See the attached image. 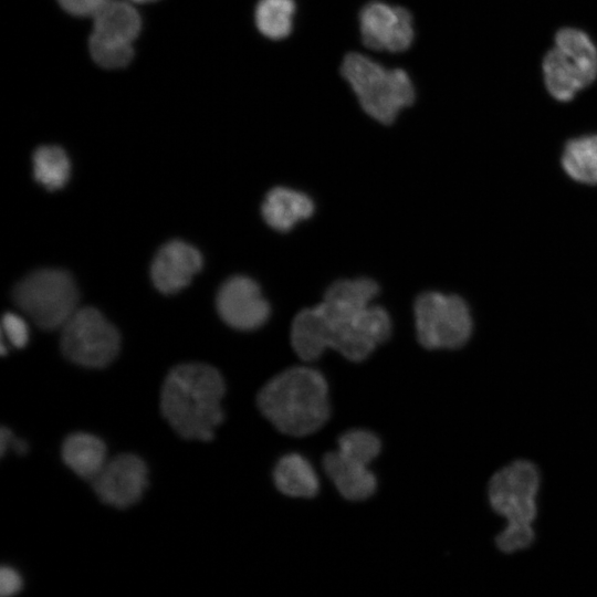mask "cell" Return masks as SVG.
Returning <instances> with one entry per match:
<instances>
[{"mask_svg": "<svg viewBox=\"0 0 597 597\" xmlns=\"http://www.w3.org/2000/svg\"><path fill=\"white\" fill-rule=\"evenodd\" d=\"M378 291L368 277L335 281L320 304L294 317L291 344L296 355L313 362L331 348L352 362L367 358L391 332L388 313L373 304Z\"/></svg>", "mask_w": 597, "mask_h": 597, "instance_id": "obj_1", "label": "cell"}, {"mask_svg": "<svg viewBox=\"0 0 597 597\" xmlns=\"http://www.w3.org/2000/svg\"><path fill=\"white\" fill-rule=\"evenodd\" d=\"M226 384L221 374L202 363L174 367L160 395L161 413L185 439L209 441L224 419L221 401Z\"/></svg>", "mask_w": 597, "mask_h": 597, "instance_id": "obj_2", "label": "cell"}, {"mask_svg": "<svg viewBox=\"0 0 597 597\" xmlns=\"http://www.w3.org/2000/svg\"><path fill=\"white\" fill-rule=\"evenodd\" d=\"M256 404L280 432L292 437L316 432L331 412L327 381L308 366L291 367L272 377L260 389Z\"/></svg>", "mask_w": 597, "mask_h": 597, "instance_id": "obj_3", "label": "cell"}, {"mask_svg": "<svg viewBox=\"0 0 597 597\" xmlns=\"http://www.w3.org/2000/svg\"><path fill=\"white\" fill-rule=\"evenodd\" d=\"M541 476L538 468L528 460H516L498 470L489 481L488 499L491 509L506 520L495 545L511 554L533 544V522L537 516L536 498Z\"/></svg>", "mask_w": 597, "mask_h": 597, "instance_id": "obj_4", "label": "cell"}, {"mask_svg": "<svg viewBox=\"0 0 597 597\" xmlns=\"http://www.w3.org/2000/svg\"><path fill=\"white\" fill-rule=\"evenodd\" d=\"M341 70L362 108L379 123L391 124L402 108L415 102L412 81L402 69H388L352 52L344 57Z\"/></svg>", "mask_w": 597, "mask_h": 597, "instance_id": "obj_5", "label": "cell"}, {"mask_svg": "<svg viewBox=\"0 0 597 597\" xmlns=\"http://www.w3.org/2000/svg\"><path fill=\"white\" fill-rule=\"evenodd\" d=\"M15 305L43 329L62 328L78 308V291L72 275L61 269H41L14 286Z\"/></svg>", "mask_w": 597, "mask_h": 597, "instance_id": "obj_6", "label": "cell"}, {"mask_svg": "<svg viewBox=\"0 0 597 597\" xmlns=\"http://www.w3.org/2000/svg\"><path fill=\"white\" fill-rule=\"evenodd\" d=\"M544 83L557 101L568 102L597 77V49L582 30L563 28L543 60Z\"/></svg>", "mask_w": 597, "mask_h": 597, "instance_id": "obj_7", "label": "cell"}, {"mask_svg": "<svg viewBox=\"0 0 597 597\" xmlns=\"http://www.w3.org/2000/svg\"><path fill=\"white\" fill-rule=\"evenodd\" d=\"M380 449L373 431L350 429L338 438L337 449L324 455L323 469L344 499L363 501L374 494L377 479L369 464Z\"/></svg>", "mask_w": 597, "mask_h": 597, "instance_id": "obj_8", "label": "cell"}, {"mask_svg": "<svg viewBox=\"0 0 597 597\" xmlns=\"http://www.w3.org/2000/svg\"><path fill=\"white\" fill-rule=\"evenodd\" d=\"M413 308L417 338L427 349H458L472 336L469 304L458 294L427 291L417 296Z\"/></svg>", "mask_w": 597, "mask_h": 597, "instance_id": "obj_9", "label": "cell"}, {"mask_svg": "<svg viewBox=\"0 0 597 597\" xmlns=\"http://www.w3.org/2000/svg\"><path fill=\"white\" fill-rule=\"evenodd\" d=\"M61 329L62 352L77 365L105 367L119 350L117 329L93 307H78Z\"/></svg>", "mask_w": 597, "mask_h": 597, "instance_id": "obj_10", "label": "cell"}, {"mask_svg": "<svg viewBox=\"0 0 597 597\" xmlns=\"http://www.w3.org/2000/svg\"><path fill=\"white\" fill-rule=\"evenodd\" d=\"M92 18L88 44L93 60L105 69L126 66L134 55L133 41L142 27L137 10L128 2L107 0Z\"/></svg>", "mask_w": 597, "mask_h": 597, "instance_id": "obj_11", "label": "cell"}, {"mask_svg": "<svg viewBox=\"0 0 597 597\" xmlns=\"http://www.w3.org/2000/svg\"><path fill=\"white\" fill-rule=\"evenodd\" d=\"M359 31L365 46L375 51L404 52L415 39L411 13L404 7L371 1L359 12Z\"/></svg>", "mask_w": 597, "mask_h": 597, "instance_id": "obj_12", "label": "cell"}, {"mask_svg": "<svg viewBox=\"0 0 597 597\" xmlns=\"http://www.w3.org/2000/svg\"><path fill=\"white\" fill-rule=\"evenodd\" d=\"M146 463L136 454L123 453L107 460L91 481L98 499L107 505L126 509L140 500L148 483Z\"/></svg>", "mask_w": 597, "mask_h": 597, "instance_id": "obj_13", "label": "cell"}, {"mask_svg": "<svg viewBox=\"0 0 597 597\" xmlns=\"http://www.w3.org/2000/svg\"><path fill=\"white\" fill-rule=\"evenodd\" d=\"M217 308L228 325L241 331L260 327L270 315L269 303L260 286L243 275L232 276L221 285L217 295Z\"/></svg>", "mask_w": 597, "mask_h": 597, "instance_id": "obj_14", "label": "cell"}, {"mask_svg": "<svg viewBox=\"0 0 597 597\" xmlns=\"http://www.w3.org/2000/svg\"><path fill=\"white\" fill-rule=\"evenodd\" d=\"M202 258L192 245L174 240L164 244L154 258L150 274L154 285L165 294L186 287L201 269Z\"/></svg>", "mask_w": 597, "mask_h": 597, "instance_id": "obj_15", "label": "cell"}, {"mask_svg": "<svg viewBox=\"0 0 597 597\" xmlns=\"http://www.w3.org/2000/svg\"><path fill=\"white\" fill-rule=\"evenodd\" d=\"M314 209V202L306 193L286 187H275L265 195L261 212L268 226L276 231L286 232L300 221L310 218Z\"/></svg>", "mask_w": 597, "mask_h": 597, "instance_id": "obj_16", "label": "cell"}, {"mask_svg": "<svg viewBox=\"0 0 597 597\" xmlns=\"http://www.w3.org/2000/svg\"><path fill=\"white\" fill-rule=\"evenodd\" d=\"M64 463L80 478L92 481L107 462L105 443L87 432H74L65 438L61 450Z\"/></svg>", "mask_w": 597, "mask_h": 597, "instance_id": "obj_17", "label": "cell"}, {"mask_svg": "<svg viewBox=\"0 0 597 597\" xmlns=\"http://www.w3.org/2000/svg\"><path fill=\"white\" fill-rule=\"evenodd\" d=\"M275 488L291 498H313L320 490L317 473L310 460L295 452L282 455L273 470Z\"/></svg>", "mask_w": 597, "mask_h": 597, "instance_id": "obj_18", "label": "cell"}, {"mask_svg": "<svg viewBox=\"0 0 597 597\" xmlns=\"http://www.w3.org/2000/svg\"><path fill=\"white\" fill-rule=\"evenodd\" d=\"M561 166L574 182L597 187V134L568 139L563 148Z\"/></svg>", "mask_w": 597, "mask_h": 597, "instance_id": "obj_19", "label": "cell"}, {"mask_svg": "<svg viewBox=\"0 0 597 597\" xmlns=\"http://www.w3.org/2000/svg\"><path fill=\"white\" fill-rule=\"evenodd\" d=\"M294 0H260L255 7V24L268 39L283 40L293 29Z\"/></svg>", "mask_w": 597, "mask_h": 597, "instance_id": "obj_20", "label": "cell"}, {"mask_svg": "<svg viewBox=\"0 0 597 597\" xmlns=\"http://www.w3.org/2000/svg\"><path fill=\"white\" fill-rule=\"evenodd\" d=\"M33 176L49 190L62 188L70 177L71 166L65 151L59 146H41L32 158Z\"/></svg>", "mask_w": 597, "mask_h": 597, "instance_id": "obj_21", "label": "cell"}, {"mask_svg": "<svg viewBox=\"0 0 597 597\" xmlns=\"http://www.w3.org/2000/svg\"><path fill=\"white\" fill-rule=\"evenodd\" d=\"M2 331L9 343L14 347H23L29 339V329L25 321L15 313H6L2 317Z\"/></svg>", "mask_w": 597, "mask_h": 597, "instance_id": "obj_22", "label": "cell"}, {"mask_svg": "<svg viewBox=\"0 0 597 597\" xmlns=\"http://www.w3.org/2000/svg\"><path fill=\"white\" fill-rule=\"evenodd\" d=\"M61 7L71 14L93 17L107 0H57Z\"/></svg>", "mask_w": 597, "mask_h": 597, "instance_id": "obj_23", "label": "cell"}, {"mask_svg": "<svg viewBox=\"0 0 597 597\" xmlns=\"http://www.w3.org/2000/svg\"><path fill=\"white\" fill-rule=\"evenodd\" d=\"M22 588V578L20 574L10 566H3L0 569V593L3 597L12 596Z\"/></svg>", "mask_w": 597, "mask_h": 597, "instance_id": "obj_24", "label": "cell"}, {"mask_svg": "<svg viewBox=\"0 0 597 597\" xmlns=\"http://www.w3.org/2000/svg\"><path fill=\"white\" fill-rule=\"evenodd\" d=\"M8 448H12L18 454H24L28 451V443L22 439H15L12 434Z\"/></svg>", "mask_w": 597, "mask_h": 597, "instance_id": "obj_25", "label": "cell"}, {"mask_svg": "<svg viewBox=\"0 0 597 597\" xmlns=\"http://www.w3.org/2000/svg\"><path fill=\"white\" fill-rule=\"evenodd\" d=\"M134 2H138V3H145V2H150V1H155V0H132Z\"/></svg>", "mask_w": 597, "mask_h": 597, "instance_id": "obj_26", "label": "cell"}]
</instances>
